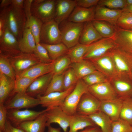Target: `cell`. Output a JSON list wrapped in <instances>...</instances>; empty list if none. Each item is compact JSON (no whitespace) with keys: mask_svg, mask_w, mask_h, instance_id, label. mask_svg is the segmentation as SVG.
Listing matches in <instances>:
<instances>
[{"mask_svg":"<svg viewBox=\"0 0 132 132\" xmlns=\"http://www.w3.org/2000/svg\"><path fill=\"white\" fill-rule=\"evenodd\" d=\"M54 63V61L49 63L41 62L39 63L32 66L27 70L19 77H26L35 79L41 76L52 72Z\"/></svg>","mask_w":132,"mask_h":132,"instance_id":"cell-26","label":"cell"},{"mask_svg":"<svg viewBox=\"0 0 132 132\" xmlns=\"http://www.w3.org/2000/svg\"><path fill=\"white\" fill-rule=\"evenodd\" d=\"M109 81L118 98L122 99L132 97V80L129 77L118 75Z\"/></svg>","mask_w":132,"mask_h":132,"instance_id":"cell-13","label":"cell"},{"mask_svg":"<svg viewBox=\"0 0 132 132\" xmlns=\"http://www.w3.org/2000/svg\"><path fill=\"white\" fill-rule=\"evenodd\" d=\"M39 105H40V101L39 99L34 98L24 93L15 94L5 106L9 110L28 109Z\"/></svg>","mask_w":132,"mask_h":132,"instance_id":"cell-10","label":"cell"},{"mask_svg":"<svg viewBox=\"0 0 132 132\" xmlns=\"http://www.w3.org/2000/svg\"><path fill=\"white\" fill-rule=\"evenodd\" d=\"M101 101L88 92L82 96L77 106L76 114L88 116L99 110Z\"/></svg>","mask_w":132,"mask_h":132,"instance_id":"cell-9","label":"cell"},{"mask_svg":"<svg viewBox=\"0 0 132 132\" xmlns=\"http://www.w3.org/2000/svg\"><path fill=\"white\" fill-rule=\"evenodd\" d=\"M98 5L111 9L122 10L126 6V0H100Z\"/></svg>","mask_w":132,"mask_h":132,"instance_id":"cell-45","label":"cell"},{"mask_svg":"<svg viewBox=\"0 0 132 132\" xmlns=\"http://www.w3.org/2000/svg\"><path fill=\"white\" fill-rule=\"evenodd\" d=\"M100 129L101 132H110L112 121L105 114L99 110L87 116Z\"/></svg>","mask_w":132,"mask_h":132,"instance_id":"cell-31","label":"cell"},{"mask_svg":"<svg viewBox=\"0 0 132 132\" xmlns=\"http://www.w3.org/2000/svg\"><path fill=\"white\" fill-rule=\"evenodd\" d=\"M89 45L78 43L69 49L66 55L70 58L72 63L80 61L84 59V56Z\"/></svg>","mask_w":132,"mask_h":132,"instance_id":"cell-35","label":"cell"},{"mask_svg":"<svg viewBox=\"0 0 132 132\" xmlns=\"http://www.w3.org/2000/svg\"><path fill=\"white\" fill-rule=\"evenodd\" d=\"M90 61L97 70L109 80L118 75L114 62L109 51L103 55Z\"/></svg>","mask_w":132,"mask_h":132,"instance_id":"cell-14","label":"cell"},{"mask_svg":"<svg viewBox=\"0 0 132 132\" xmlns=\"http://www.w3.org/2000/svg\"><path fill=\"white\" fill-rule=\"evenodd\" d=\"M71 63L70 58L66 55L54 60L52 72L54 75H59L64 73Z\"/></svg>","mask_w":132,"mask_h":132,"instance_id":"cell-39","label":"cell"},{"mask_svg":"<svg viewBox=\"0 0 132 132\" xmlns=\"http://www.w3.org/2000/svg\"><path fill=\"white\" fill-rule=\"evenodd\" d=\"M110 132H132V126L120 118L112 121Z\"/></svg>","mask_w":132,"mask_h":132,"instance_id":"cell-44","label":"cell"},{"mask_svg":"<svg viewBox=\"0 0 132 132\" xmlns=\"http://www.w3.org/2000/svg\"><path fill=\"white\" fill-rule=\"evenodd\" d=\"M64 72L62 74L54 75L48 86L43 95L50 93L64 91L63 76Z\"/></svg>","mask_w":132,"mask_h":132,"instance_id":"cell-37","label":"cell"},{"mask_svg":"<svg viewBox=\"0 0 132 132\" xmlns=\"http://www.w3.org/2000/svg\"><path fill=\"white\" fill-rule=\"evenodd\" d=\"M60 24L59 28L62 42L69 49L79 43L84 23H76L66 20Z\"/></svg>","mask_w":132,"mask_h":132,"instance_id":"cell-2","label":"cell"},{"mask_svg":"<svg viewBox=\"0 0 132 132\" xmlns=\"http://www.w3.org/2000/svg\"><path fill=\"white\" fill-rule=\"evenodd\" d=\"M15 81L0 72V104H4L11 96L15 87Z\"/></svg>","mask_w":132,"mask_h":132,"instance_id":"cell-28","label":"cell"},{"mask_svg":"<svg viewBox=\"0 0 132 132\" xmlns=\"http://www.w3.org/2000/svg\"><path fill=\"white\" fill-rule=\"evenodd\" d=\"M121 10L122 11L128 12L132 14V5L126 6Z\"/></svg>","mask_w":132,"mask_h":132,"instance_id":"cell-56","label":"cell"},{"mask_svg":"<svg viewBox=\"0 0 132 132\" xmlns=\"http://www.w3.org/2000/svg\"><path fill=\"white\" fill-rule=\"evenodd\" d=\"M35 79L26 77H21L17 78L15 88L11 96L16 93H26L27 89Z\"/></svg>","mask_w":132,"mask_h":132,"instance_id":"cell-40","label":"cell"},{"mask_svg":"<svg viewBox=\"0 0 132 132\" xmlns=\"http://www.w3.org/2000/svg\"><path fill=\"white\" fill-rule=\"evenodd\" d=\"M33 1V0H24L23 10L26 20L29 19L32 15L31 8Z\"/></svg>","mask_w":132,"mask_h":132,"instance_id":"cell-49","label":"cell"},{"mask_svg":"<svg viewBox=\"0 0 132 132\" xmlns=\"http://www.w3.org/2000/svg\"><path fill=\"white\" fill-rule=\"evenodd\" d=\"M8 110L4 104H0V131L3 132L7 119Z\"/></svg>","mask_w":132,"mask_h":132,"instance_id":"cell-47","label":"cell"},{"mask_svg":"<svg viewBox=\"0 0 132 132\" xmlns=\"http://www.w3.org/2000/svg\"><path fill=\"white\" fill-rule=\"evenodd\" d=\"M42 62L49 63L53 62L50 58L47 49L40 43L36 44L33 52Z\"/></svg>","mask_w":132,"mask_h":132,"instance_id":"cell-46","label":"cell"},{"mask_svg":"<svg viewBox=\"0 0 132 132\" xmlns=\"http://www.w3.org/2000/svg\"><path fill=\"white\" fill-rule=\"evenodd\" d=\"M96 6L86 8L77 6L68 18V20L78 23L92 21L94 19Z\"/></svg>","mask_w":132,"mask_h":132,"instance_id":"cell-23","label":"cell"},{"mask_svg":"<svg viewBox=\"0 0 132 132\" xmlns=\"http://www.w3.org/2000/svg\"><path fill=\"white\" fill-rule=\"evenodd\" d=\"M20 51L25 53H33L36 44L34 38L30 30L25 28L22 38L18 40Z\"/></svg>","mask_w":132,"mask_h":132,"instance_id":"cell-29","label":"cell"},{"mask_svg":"<svg viewBox=\"0 0 132 132\" xmlns=\"http://www.w3.org/2000/svg\"><path fill=\"white\" fill-rule=\"evenodd\" d=\"M102 38L94 26L92 21L87 22L84 24L79 43L89 45Z\"/></svg>","mask_w":132,"mask_h":132,"instance_id":"cell-25","label":"cell"},{"mask_svg":"<svg viewBox=\"0 0 132 132\" xmlns=\"http://www.w3.org/2000/svg\"><path fill=\"white\" fill-rule=\"evenodd\" d=\"M116 26L124 30H132V14L122 11L117 21Z\"/></svg>","mask_w":132,"mask_h":132,"instance_id":"cell-43","label":"cell"},{"mask_svg":"<svg viewBox=\"0 0 132 132\" xmlns=\"http://www.w3.org/2000/svg\"><path fill=\"white\" fill-rule=\"evenodd\" d=\"M77 6L84 8H89L96 6L99 0H76Z\"/></svg>","mask_w":132,"mask_h":132,"instance_id":"cell-48","label":"cell"},{"mask_svg":"<svg viewBox=\"0 0 132 132\" xmlns=\"http://www.w3.org/2000/svg\"><path fill=\"white\" fill-rule=\"evenodd\" d=\"M129 77L132 80V72L129 76Z\"/></svg>","mask_w":132,"mask_h":132,"instance_id":"cell-58","label":"cell"},{"mask_svg":"<svg viewBox=\"0 0 132 132\" xmlns=\"http://www.w3.org/2000/svg\"><path fill=\"white\" fill-rule=\"evenodd\" d=\"M88 90L90 93L100 101L118 98L109 80L88 86Z\"/></svg>","mask_w":132,"mask_h":132,"instance_id":"cell-15","label":"cell"},{"mask_svg":"<svg viewBox=\"0 0 132 132\" xmlns=\"http://www.w3.org/2000/svg\"><path fill=\"white\" fill-rule=\"evenodd\" d=\"M0 72L16 81V75L8 57L0 53Z\"/></svg>","mask_w":132,"mask_h":132,"instance_id":"cell-38","label":"cell"},{"mask_svg":"<svg viewBox=\"0 0 132 132\" xmlns=\"http://www.w3.org/2000/svg\"><path fill=\"white\" fill-rule=\"evenodd\" d=\"M7 56L13 69L16 79L32 66L42 62L33 53H28L21 52L15 55Z\"/></svg>","mask_w":132,"mask_h":132,"instance_id":"cell-4","label":"cell"},{"mask_svg":"<svg viewBox=\"0 0 132 132\" xmlns=\"http://www.w3.org/2000/svg\"><path fill=\"white\" fill-rule=\"evenodd\" d=\"M40 43L47 49L50 58L53 61L66 55L69 49L62 42L52 44Z\"/></svg>","mask_w":132,"mask_h":132,"instance_id":"cell-32","label":"cell"},{"mask_svg":"<svg viewBox=\"0 0 132 132\" xmlns=\"http://www.w3.org/2000/svg\"><path fill=\"white\" fill-rule=\"evenodd\" d=\"M3 132H25L22 129L13 126L7 119Z\"/></svg>","mask_w":132,"mask_h":132,"instance_id":"cell-51","label":"cell"},{"mask_svg":"<svg viewBox=\"0 0 132 132\" xmlns=\"http://www.w3.org/2000/svg\"><path fill=\"white\" fill-rule=\"evenodd\" d=\"M56 0H33L31 12L32 15L43 23L54 18Z\"/></svg>","mask_w":132,"mask_h":132,"instance_id":"cell-6","label":"cell"},{"mask_svg":"<svg viewBox=\"0 0 132 132\" xmlns=\"http://www.w3.org/2000/svg\"><path fill=\"white\" fill-rule=\"evenodd\" d=\"M94 26L103 38H112L115 30L114 26L103 21L94 20L92 21Z\"/></svg>","mask_w":132,"mask_h":132,"instance_id":"cell-33","label":"cell"},{"mask_svg":"<svg viewBox=\"0 0 132 132\" xmlns=\"http://www.w3.org/2000/svg\"><path fill=\"white\" fill-rule=\"evenodd\" d=\"M132 5V0H126V6Z\"/></svg>","mask_w":132,"mask_h":132,"instance_id":"cell-57","label":"cell"},{"mask_svg":"<svg viewBox=\"0 0 132 132\" xmlns=\"http://www.w3.org/2000/svg\"><path fill=\"white\" fill-rule=\"evenodd\" d=\"M122 12L121 9H111L97 5L96 6L94 20L105 21L116 26L117 20Z\"/></svg>","mask_w":132,"mask_h":132,"instance_id":"cell-22","label":"cell"},{"mask_svg":"<svg viewBox=\"0 0 132 132\" xmlns=\"http://www.w3.org/2000/svg\"><path fill=\"white\" fill-rule=\"evenodd\" d=\"M53 75L52 72L35 79L27 89L26 93L33 97L43 95Z\"/></svg>","mask_w":132,"mask_h":132,"instance_id":"cell-19","label":"cell"},{"mask_svg":"<svg viewBox=\"0 0 132 132\" xmlns=\"http://www.w3.org/2000/svg\"><path fill=\"white\" fill-rule=\"evenodd\" d=\"M75 85L62 92H54L44 95H39L36 98L40 101L42 107L50 109L60 106L67 96L73 90Z\"/></svg>","mask_w":132,"mask_h":132,"instance_id":"cell-12","label":"cell"},{"mask_svg":"<svg viewBox=\"0 0 132 132\" xmlns=\"http://www.w3.org/2000/svg\"><path fill=\"white\" fill-rule=\"evenodd\" d=\"M113 38L116 46L132 55V30H126L115 26Z\"/></svg>","mask_w":132,"mask_h":132,"instance_id":"cell-18","label":"cell"},{"mask_svg":"<svg viewBox=\"0 0 132 132\" xmlns=\"http://www.w3.org/2000/svg\"><path fill=\"white\" fill-rule=\"evenodd\" d=\"M46 113L47 118V127L52 123H57L64 132H67L71 116L63 111L60 106L49 109Z\"/></svg>","mask_w":132,"mask_h":132,"instance_id":"cell-17","label":"cell"},{"mask_svg":"<svg viewBox=\"0 0 132 132\" xmlns=\"http://www.w3.org/2000/svg\"><path fill=\"white\" fill-rule=\"evenodd\" d=\"M11 0H2L0 4V9L7 8L11 5Z\"/></svg>","mask_w":132,"mask_h":132,"instance_id":"cell-54","label":"cell"},{"mask_svg":"<svg viewBox=\"0 0 132 132\" xmlns=\"http://www.w3.org/2000/svg\"><path fill=\"white\" fill-rule=\"evenodd\" d=\"M122 99V103L120 118L132 126V97Z\"/></svg>","mask_w":132,"mask_h":132,"instance_id":"cell-36","label":"cell"},{"mask_svg":"<svg viewBox=\"0 0 132 132\" xmlns=\"http://www.w3.org/2000/svg\"><path fill=\"white\" fill-rule=\"evenodd\" d=\"M88 86L82 79H79L73 90L60 106L63 111L70 116L75 114L82 96L84 94L88 92Z\"/></svg>","mask_w":132,"mask_h":132,"instance_id":"cell-3","label":"cell"},{"mask_svg":"<svg viewBox=\"0 0 132 132\" xmlns=\"http://www.w3.org/2000/svg\"><path fill=\"white\" fill-rule=\"evenodd\" d=\"M77 6L75 0H56L54 19L59 25L68 18Z\"/></svg>","mask_w":132,"mask_h":132,"instance_id":"cell-20","label":"cell"},{"mask_svg":"<svg viewBox=\"0 0 132 132\" xmlns=\"http://www.w3.org/2000/svg\"><path fill=\"white\" fill-rule=\"evenodd\" d=\"M47 132H61V129L60 128H55L52 127L51 125L48 126Z\"/></svg>","mask_w":132,"mask_h":132,"instance_id":"cell-55","label":"cell"},{"mask_svg":"<svg viewBox=\"0 0 132 132\" xmlns=\"http://www.w3.org/2000/svg\"><path fill=\"white\" fill-rule=\"evenodd\" d=\"M4 9L6 16V28L18 41L22 38L25 29L26 20L23 9H16L11 5Z\"/></svg>","mask_w":132,"mask_h":132,"instance_id":"cell-1","label":"cell"},{"mask_svg":"<svg viewBox=\"0 0 132 132\" xmlns=\"http://www.w3.org/2000/svg\"><path fill=\"white\" fill-rule=\"evenodd\" d=\"M109 52L118 75L129 77L132 72V55L116 46Z\"/></svg>","mask_w":132,"mask_h":132,"instance_id":"cell-5","label":"cell"},{"mask_svg":"<svg viewBox=\"0 0 132 132\" xmlns=\"http://www.w3.org/2000/svg\"><path fill=\"white\" fill-rule=\"evenodd\" d=\"M21 52L18 40L6 28L3 35L0 38V53L7 56H9Z\"/></svg>","mask_w":132,"mask_h":132,"instance_id":"cell-16","label":"cell"},{"mask_svg":"<svg viewBox=\"0 0 132 132\" xmlns=\"http://www.w3.org/2000/svg\"><path fill=\"white\" fill-rule=\"evenodd\" d=\"M58 25L54 19L44 22L40 34V43L52 44L62 42Z\"/></svg>","mask_w":132,"mask_h":132,"instance_id":"cell-7","label":"cell"},{"mask_svg":"<svg viewBox=\"0 0 132 132\" xmlns=\"http://www.w3.org/2000/svg\"><path fill=\"white\" fill-rule=\"evenodd\" d=\"M6 27V18L4 9H0V37L3 35Z\"/></svg>","mask_w":132,"mask_h":132,"instance_id":"cell-50","label":"cell"},{"mask_svg":"<svg viewBox=\"0 0 132 132\" xmlns=\"http://www.w3.org/2000/svg\"><path fill=\"white\" fill-rule=\"evenodd\" d=\"M78 132H101L100 128L97 126L87 127Z\"/></svg>","mask_w":132,"mask_h":132,"instance_id":"cell-53","label":"cell"},{"mask_svg":"<svg viewBox=\"0 0 132 132\" xmlns=\"http://www.w3.org/2000/svg\"><path fill=\"white\" fill-rule=\"evenodd\" d=\"M116 47L112 38H103L89 45L83 59L90 60L99 57Z\"/></svg>","mask_w":132,"mask_h":132,"instance_id":"cell-8","label":"cell"},{"mask_svg":"<svg viewBox=\"0 0 132 132\" xmlns=\"http://www.w3.org/2000/svg\"><path fill=\"white\" fill-rule=\"evenodd\" d=\"M24 0H11V6L18 9H23Z\"/></svg>","mask_w":132,"mask_h":132,"instance_id":"cell-52","label":"cell"},{"mask_svg":"<svg viewBox=\"0 0 132 132\" xmlns=\"http://www.w3.org/2000/svg\"><path fill=\"white\" fill-rule=\"evenodd\" d=\"M49 109H46L40 111L27 109L23 110L11 109L8 110L7 119L16 127L24 122L33 120Z\"/></svg>","mask_w":132,"mask_h":132,"instance_id":"cell-11","label":"cell"},{"mask_svg":"<svg viewBox=\"0 0 132 132\" xmlns=\"http://www.w3.org/2000/svg\"><path fill=\"white\" fill-rule=\"evenodd\" d=\"M96 126L87 116L75 114L71 116L68 132H78L88 127Z\"/></svg>","mask_w":132,"mask_h":132,"instance_id":"cell-27","label":"cell"},{"mask_svg":"<svg viewBox=\"0 0 132 132\" xmlns=\"http://www.w3.org/2000/svg\"><path fill=\"white\" fill-rule=\"evenodd\" d=\"M78 79L74 71L71 67L66 71L63 76L64 91L75 85Z\"/></svg>","mask_w":132,"mask_h":132,"instance_id":"cell-42","label":"cell"},{"mask_svg":"<svg viewBox=\"0 0 132 132\" xmlns=\"http://www.w3.org/2000/svg\"><path fill=\"white\" fill-rule=\"evenodd\" d=\"M70 66L74 70L78 79H82L97 70L90 61L85 59L77 62L72 63Z\"/></svg>","mask_w":132,"mask_h":132,"instance_id":"cell-30","label":"cell"},{"mask_svg":"<svg viewBox=\"0 0 132 132\" xmlns=\"http://www.w3.org/2000/svg\"><path fill=\"white\" fill-rule=\"evenodd\" d=\"M43 23L40 19L33 15L26 20L25 28L30 30L34 38L36 44L40 43V36Z\"/></svg>","mask_w":132,"mask_h":132,"instance_id":"cell-34","label":"cell"},{"mask_svg":"<svg viewBox=\"0 0 132 132\" xmlns=\"http://www.w3.org/2000/svg\"><path fill=\"white\" fill-rule=\"evenodd\" d=\"M46 111L33 120L22 123L17 127L22 129L25 132H45L47 121Z\"/></svg>","mask_w":132,"mask_h":132,"instance_id":"cell-24","label":"cell"},{"mask_svg":"<svg viewBox=\"0 0 132 132\" xmlns=\"http://www.w3.org/2000/svg\"><path fill=\"white\" fill-rule=\"evenodd\" d=\"M122 99L118 98L101 101L99 110L107 115L113 121L120 118L122 105Z\"/></svg>","mask_w":132,"mask_h":132,"instance_id":"cell-21","label":"cell"},{"mask_svg":"<svg viewBox=\"0 0 132 132\" xmlns=\"http://www.w3.org/2000/svg\"><path fill=\"white\" fill-rule=\"evenodd\" d=\"M82 79L88 86L109 80L104 75L97 70Z\"/></svg>","mask_w":132,"mask_h":132,"instance_id":"cell-41","label":"cell"}]
</instances>
